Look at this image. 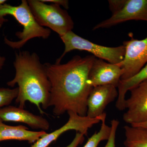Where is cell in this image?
I'll return each instance as SVG.
<instances>
[{
    "label": "cell",
    "instance_id": "30bf717a",
    "mask_svg": "<svg viewBox=\"0 0 147 147\" xmlns=\"http://www.w3.org/2000/svg\"><path fill=\"white\" fill-rule=\"evenodd\" d=\"M123 71L118 64L107 63L96 58L90 70L89 82L93 87L111 85L117 88Z\"/></svg>",
    "mask_w": 147,
    "mask_h": 147
},
{
    "label": "cell",
    "instance_id": "7402d4cb",
    "mask_svg": "<svg viewBox=\"0 0 147 147\" xmlns=\"http://www.w3.org/2000/svg\"><path fill=\"white\" fill-rule=\"evenodd\" d=\"M131 126H135V127H144V128H147V121H146L144 122L138 124H136L132 125Z\"/></svg>",
    "mask_w": 147,
    "mask_h": 147
},
{
    "label": "cell",
    "instance_id": "277c9868",
    "mask_svg": "<svg viewBox=\"0 0 147 147\" xmlns=\"http://www.w3.org/2000/svg\"><path fill=\"white\" fill-rule=\"evenodd\" d=\"M29 7L40 26L51 29L60 37L71 31L74 24L66 10L55 4L48 5L41 0H28Z\"/></svg>",
    "mask_w": 147,
    "mask_h": 147
},
{
    "label": "cell",
    "instance_id": "d4e9b609",
    "mask_svg": "<svg viewBox=\"0 0 147 147\" xmlns=\"http://www.w3.org/2000/svg\"></svg>",
    "mask_w": 147,
    "mask_h": 147
},
{
    "label": "cell",
    "instance_id": "ac0fdd59",
    "mask_svg": "<svg viewBox=\"0 0 147 147\" xmlns=\"http://www.w3.org/2000/svg\"><path fill=\"white\" fill-rule=\"evenodd\" d=\"M119 122L117 119H113L111 122V132L109 139L105 146L103 147H116V135Z\"/></svg>",
    "mask_w": 147,
    "mask_h": 147
},
{
    "label": "cell",
    "instance_id": "603a6c76",
    "mask_svg": "<svg viewBox=\"0 0 147 147\" xmlns=\"http://www.w3.org/2000/svg\"><path fill=\"white\" fill-rule=\"evenodd\" d=\"M5 58L0 55V70L2 69L5 61Z\"/></svg>",
    "mask_w": 147,
    "mask_h": 147
},
{
    "label": "cell",
    "instance_id": "3957f363",
    "mask_svg": "<svg viewBox=\"0 0 147 147\" xmlns=\"http://www.w3.org/2000/svg\"><path fill=\"white\" fill-rule=\"evenodd\" d=\"M7 15L13 16L23 26L22 32H16V36L20 39L18 41H11L6 37L4 38L5 44L13 49H21L28 41L35 38L45 39L50 36V29L41 26L37 23L29 7L28 1L23 0L18 6L5 3L0 6V28L8 21L4 18Z\"/></svg>",
    "mask_w": 147,
    "mask_h": 147
},
{
    "label": "cell",
    "instance_id": "2e32d148",
    "mask_svg": "<svg viewBox=\"0 0 147 147\" xmlns=\"http://www.w3.org/2000/svg\"><path fill=\"white\" fill-rule=\"evenodd\" d=\"M106 117L101 121L100 130L95 132L90 137L86 144L83 147H98L100 142L108 140L111 132V127L108 126L105 123Z\"/></svg>",
    "mask_w": 147,
    "mask_h": 147
},
{
    "label": "cell",
    "instance_id": "4fadbf2b",
    "mask_svg": "<svg viewBox=\"0 0 147 147\" xmlns=\"http://www.w3.org/2000/svg\"><path fill=\"white\" fill-rule=\"evenodd\" d=\"M45 131H34L23 125L11 126L3 123L0 119V142L7 140L27 141L34 144L40 137L47 134Z\"/></svg>",
    "mask_w": 147,
    "mask_h": 147
},
{
    "label": "cell",
    "instance_id": "5bb4252c",
    "mask_svg": "<svg viewBox=\"0 0 147 147\" xmlns=\"http://www.w3.org/2000/svg\"><path fill=\"white\" fill-rule=\"evenodd\" d=\"M146 79L147 64L134 76L126 80H121L117 87L118 96L116 102V108L119 111L125 110V96L127 92Z\"/></svg>",
    "mask_w": 147,
    "mask_h": 147
},
{
    "label": "cell",
    "instance_id": "7a4b0ae2",
    "mask_svg": "<svg viewBox=\"0 0 147 147\" xmlns=\"http://www.w3.org/2000/svg\"><path fill=\"white\" fill-rule=\"evenodd\" d=\"M14 78L7 83L9 86L18 85V96L15 99L18 107L24 109L29 101L36 105L41 114L50 107L51 84L44 64L36 53L28 51L15 53Z\"/></svg>",
    "mask_w": 147,
    "mask_h": 147
},
{
    "label": "cell",
    "instance_id": "5b68a950",
    "mask_svg": "<svg viewBox=\"0 0 147 147\" xmlns=\"http://www.w3.org/2000/svg\"><path fill=\"white\" fill-rule=\"evenodd\" d=\"M65 45L63 53L58 58L55 63L59 64L67 53L74 50L85 51L93 54L96 57L117 64L123 59L125 47L123 45L118 47H108L95 44L74 33L68 32L60 37Z\"/></svg>",
    "mask_w": 147,
    "mask_h": 147
},
{
    "label": "cell",
    "instance_id": "6da1fadb",
    "mask_svg": "<svg viewBox=\"0 0 147 147\" xmlns=\"http://www.w3.org/2000/svg\"><path fill=\"white\" fill-rule=\"evenodd\" d=\"M96 58L77 55L66 63L44 64L51 84L50 107L55 115L71 111L86 116L87 100L93 88L89 75Z\"/></svg>",
    "mask_w": 147,
    "mask_h": 147
},
{
    "label": "cell",
    "instance_id": "d6986e66",
    "mask_svg": "<svg viewBox=\"0 0 147 147\" xmlns=\"http://www.w3.org/2000/svg\"><path fill=\"white\" fill-rule=\"evenodd\" d=\"M126 0H109V7L113 14L117 12L122 8Z\"/></svg>",
    "mask_w": 147,
    "mask_h": 147
},
{
    "label": "cell",
    "instance_id": "ba28073f",
    "mask_svg": "<svg viewBox=\"0 0 147 147\" xmlns=\"http://www.w3.org/2000/svg\"><path fill=\"white\" fill-rule=\"evenodd\" d=\"M129 91L130 96L125 100L126 111L123 115V121L129 125L146 121H147V79Z\"/></svg>",
    "mask_w": 147,
    "mask_h": 147
},
{
    "label": "cell",
    "instance_id": "8fae6325",
    "mask_svg": "<svg viewBox=\"0 0 147 147\" xmlns=\"http://www.w3.org/2000/svg\"><path fill=\"white\" fill-rule=\"evenodd\" d=\"M118 96L117 88L111 85L93 87L87 100L86 116L95 118L102 115L110 102Z\"/></svg>",
    "mask_w": 147,
    "mask_h": 147
},
{
    "label": "cell",
    "instance_id": "e0dca14e",
    "mask_svg": "<svg viewBox=\"0 0 147 147\" xmlns=\"http://www.w3.org/2000/svg\"><path fill=\"white\" fill-rule=\"evenodd\" d=\"M18 87L13 89L0 88V108L9 106L18 96Z\"/></svg>",
    "mask_w": 147,
    "mask_h": 147
},
{
    "label": "cell",
    "instance_id": "44dd1931",
    "mask_svg": "<svg viewBox=\"0 0 147 147\" xmlns=\"http://www.w3.org/2000/svg\"><path fill=\"white\" fill-rule=\"evenodd\" d=\"M44 3H52L53 4L57 5L63 7L66 9L69 8V2L67 0H41Z\"/></svg>",
    "mask_w": 147,
    "mask_h": 147
},
{
    "label": "cell",
    "instance_id": "cb8c5ba5",
    "mask_svg": "<svg viewBox=\"0 0 147 147\" xmlns=\"http://www.w3.org/2000/svg\"><path fill=\"white\" fill-rule=\"evenodd\" d=\"M6 1H5V0H0V6L5 3Z\"/></svg>",
    "mask_w": 147,
    "mask_h": 147
},
{
    "label": "cell",
    "instance_id": "9c48e42d",
    "mask_svg": "<svg viewBox=\"0 0 147 147\" xmlns=\"http://www.w3.org/2000/svg\"><path fill=\"white\" fill-rule=\"evenodd\" d=\"M130 20L147 22V0H126L122 8L96 25L93 30L110 28Z\"/></svg>",
    "mask_w": 147,
    "mask_h": 147
},
{
    "label": "cell",
    "instance_id": "9a60e30c",
    "mask_svg": "<svg viewBox=\"0 0 147 147\" xmlns=\"http://www.w3.org/2000/svg\"><path fill=\"white\" fill-rule=\"evenodd\" d=\"M125 147H147V128L125 125L124 127Z\"/></svg>",
    "mask_w": 147,
    "mask_h": 147
},
{
    "label": "cell",
    "instance_id": "52a82bcc",
    "mask_svg": "<svg viewBox=\"0 0 147 147\" xmlns=\"http://www.w3.org/2000/svg\"><path fill=\"white\" fill-rule=\"evenodd\" d=\"M68 120L59 128L50 133H47L40 137L31 147H47L51 143L56 141L61 135L69 130H76L77 132L87 135L88 130L94 125L101 121L106 117L104 113L100 117L91 118L88 116H81L74 112H67Z\"/></svg>",
    "mask_w": 147,
    "mask_h": 147
},
{
    "label": "cell",
    "instance_id": "7c38bea8",
    "mask_svg": "<svg viewBox=\"0 0 147 147\" xmlns=\"http://www.w3.org/2000/svg\"><path fill=\"white\" fill-rule=\"evenodd\" d=\"M0 119L3 121L26 124L33 129L42 131H45L50 128V123L46 119L16 106H7L0 108Z\"/></svg>",
    "mask_w": 147,
    "mask_h": 147
},
{
    "label": "cell",
    "instance_id": "ffe728a7",
    "mask_svg": "<svg viewBox=\"0 0 147 147\" xmlns=\"http://www.w3.org/2000/svg\"><path fill=\"white\" fill-rule=\"evenodd\" d=\"M84 134L79 132H77L76 135L74 137V139L72 140V142L70 143L68 145L65 147H77L79 144H82L84 142L85 137H84ZM47 147H52L48 146Z\"/></svg>",
    "mask_w": 147,
    "mask_h": 147
},
{
    "label": "cell",
    "instance_id": "8992f818",
    "mask_svg": "<svg viewBox=\"0 0 147 147\" xmlns=\"http://www.w3.org/2000/svg\"><path fill=\"white\" fill-rule=\"evenodd\" d=\"M131 39L124 41L125 54L123 59L118 64L123 71L121 80H126L137 74L147 63V36L144 39Z\"/></svg>",
    "mask_w": 147,
    "mask_h": 147
}]
</instances>
